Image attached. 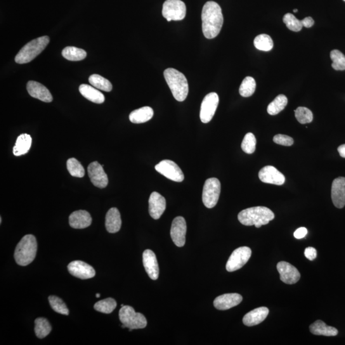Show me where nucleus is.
Listing matches in <instances>:
<instances>
[{
	"mask_svg": "<svg viewBox=\"0 0 345 345\" xmlns=\"http://www.w3.org/2000/svg\"><path fill=\"white\" fill-rule=\"evenodd\" d=\"M202 31L208 39H214L220 33L224 18L221 7L216 2H207L203 7Z\"/></svg>",
	"mask_w": 345,
	"mask_h": 345,
	"instance_id": "obj_1",
	"label": "nucleus"
},
{
	"mask_svg": "<svg viewBox=\"0 0 345 345\" xmlns=\"http://www.w3.org/2000/svg\"><path fill=\"white\" fill-rule=\"evenodd\" d=\"M275 217L273 212L266 207H254L243 210L238 215V219L245 226L261 228L273 221Z\"/></svg>",
	"mask_w": 345,
	"mask_h": 345,
	"instance_id": "obj_2",
	"label": "nucleus"
},
{
	"mask_svg": "<svg viewBox=\"0 0 345 345\" xmlns=\"http://www.w3.org/2000/svg\"><path fill=\"white\" fill-rule=\"evenodd\" d=\"M164 75L174 98L179 102L185 101L189 93L188 82L185 75L172 68L165 70Z\"/></svg>",
	"mask_w": 345,
	"mask_h": 345,
	"instance_id": "obj_3",
	"label": "nucleus"
},
{
	"mask_svg": "<svg viewBox=\"0 0 345 345\" xmlns=\"http://www.w3.org/2000/svg\"><path fill=\"white\" fill-rule=\"evenodd\" d=\"M37 242L33 235H27L20 240L14 252V258L20 266H27L34 261L36 256Z\"/></svg>",
	"mask_w": 345,
	"mask_h": 345,
	"instance_id": "obj_4",
	"label": "nucleus"
},
{
	"mask_svg": "<svg viewBox=\"0 0 345 345\" xmlns=\"http://www.w3.org/2000/svg\"><path fill=\"white\" fill-rule=\"evenodd\" d=\"M49 42L48 36H43L28 42L16 55L15 61L19 64L30 62L42 53Z\"/></svg>",
	"mask_w": 345,
	"mask_h": 345,
	"instance_id": "obj_5",
	"label": "nucleus"
},
{
	"mask_svg": "<svg viewBox=\"0 0 345 345\" xmlns=\"http://www.w3.org/2000/svg\"><path fill=\"white\" fill-rule=\"evenodd\" d=\"M119 318L122 328H128L129 331L134 329L144 328L147 325L145 316L140 313H136L131 306L122 307L119 311Z\"/></svg>",
	"mask_w": 345,
	"mask_h": 345,
	"instance_id": "obj_6",
	"label": "nucleus"
},
{
	"mask_svg": "<svg viewBox=\"0 0 345 345\" xmlns=\"http://www.w3.org/2000/svg\"><path fill=\"white\" fill-rule=\"evenodd\" d=\"M221 193V183L216 178H210L205 181L203 186L202 200L208 209H212L218 202Z\"/></svg>",
	"mask_w": 345,
	"mask_h": 345,
	"instance_id": "obj_7",
	"label": "nucleus"
},
{
	"mask_svg": "<svg viewBox=\"0 0 345 345\" xmlns=\"http://www.w3.org/2000/svg\"><path fill=\"white\" fill-rule=\"evenodd\" d=\"M162 16L170 22L181 21L186 15V6L181 0H166L163 4Z\"/></svg>",
	"mask_w": 345,
	"mask_h": 345,
	"instance_id": "obj_8",
	"label": "nucleus"
},
{
	"mask_svg": "<svg viewBox=\"0 0 345 345\" xmlns=\"http://www.w3.org/2000/svg\"><path fill=\"white\" fill-rule=\"evenodd\" d=\"M251 256V249L244 246L237 248L233 250L232 254L227 262L226 269L227 271L234 272L239 270L246 264Z\"/></svg>",
	"mask_w": 345,
	"mask_h": 345,
	"instance_id": "obj_9",
	"label": "nucleus"
},
{
	"mask_svg": "<svg viewBox=\"0 0 345 345\" xmlns=\"http://www.w3.org/2000/svg\"><path fill=\"white\" fill-rule=\"evenodd\" d=\"M219 102V96L215 92L207 94L203 99L200 110L201 121L207 124L211 121L216 112Z\"/></svg>",
	"mask_w": 345,
	"mask_h": 345,
	"instance_id": "obj_10",
	"label": "nucleus"
},
{
	"mask_svg": "<svg viewBox=\"0 0 345 345\" xmlns=\"http://www.w3.org/2000/svg\"><path fill=\"white\" fill-rule=\"evenodd\" d=\"M155 168L159 174L171 181L181 183L184 180L183 171L176 162L170 160H163L156 165Z\"/></svg>",
	"mask_w": 345,
	"mask_h": 345,
	"instance_id": "obj_11",
	"label": "nucleus"
},
{
	"mask_svg": "<svg viewBox=\"0 0 345 345\" xmlns=\"http://www.w3.org/2000/svg\"><path fill=\"white\" fill-rule=\"evenodd\" d=\"M187 224L183 217L179 216L174 219L170 231V235L174 244L177 247H183L186 244Z\"/></svg>",
	"mask_w": 345,
	"mask_h": 345,
	"instance_id": "obj_12",
	"label": "nucleus"
},
{
	"mask_svg": "<svg viewBox=\"0 0 345 345\" xmlns=\"http://www.w3.org/2000/svg\"><path fill=\"white\" fill-rule=\"evenodd\" d=\"M277 269L280 274V280L286 284H295L301 278V274L299 271L288 262H279L277 265Z\"/></svg>",
	"mask_w": 345,
	"mask_h": 345,
	"instance_id": "obj_13",
	"label": "nucleus"
},
{
	"mask_svg": "<svg viewBox=\"0 0 345 345\" xmlns=\"http://www.w3.org/2000/svg\"><path fill=\"white\" fill-rule=\"evenodd\" d=\"M68 270L75 278L88 280L96 276V271L91 266L80 261H73L68 264Z\"/></svg>",
	"mask_w": 345,
	"mask_h": 345,
	"instance_id": "obj_14",
	"label": "nucleus"
},
{
	"mask_svg": "<svg viewBox=\"0 0 345 345\" xmlns=\"http://www.w3.org/2000/svg\"><path fill=\"white\" fill-rule=\"evenodd\" d=\"M89 176L92 184L99 188H105L108 186V178L107 174L104 170L103 166L98 162H93L88 167Z\"/></svg>",
	"mask_w": 345,
	"mask_h": 345,
	"instance_id": "obj_15",
	"label": "nucleus"
},
{
	"mask_svg": "<svg viewBox=\"0 0 345 345\" xmlns=\"http://www.w3.org/2000/svg\"><path fill=\"white\" fill-rule=\"evenodd\" d=\"M259 179L264 183L281 186L285 183L284 175L272 166H265L259 172Z\"/></svg>",
	"mask_w": 345,
	"mask_h": 345,
	"instance_id": "obj_16",
	"label": "nucleus"
},
{
	"mask_svg": "<svg viewBox=\"0 0 345 345\" xmlns=\"http://www.w3.org/2000/svg\"><path fill=\"white\" fill-rule=\"evenodd\" d=\"M149 214L153 219H159L166 210V202L164 197L157 192H153L148 200Z\"/></svg>",
	"mask_w": 345,
	"mask_h": 345,
	"instance_id": "obj_17",
	"label": "nucleus"
},
{
	"mask_svg": "<svg viewBox=\"0 0 345 345\" xmlns=\"http://www.w3.org/2000/svg\"><path fill=\"white\" fill-rule=\"evenodd\" d=\"M331 198L334 206L342 209L345 206V178L338 177L332 184Z\"/></svg>",
	"mask_w": 345,
	"mask_h": 345,
	"instance_id": "obj_18",
	"label": "nucleus"
},
{
	"mask_svg": "<svg viewBox=\"0 0 345 345\" xmlns=\"http://www.w3.org/2000/svg\"><path fill=\"white\" fill-rule=\"evenodd\" d=\"M143 264L149 277L152 280H157L159 278V269L157 257L152 250L146 249L143 252Z\"/></svg>",
	"mask_w": 345,
	"mask_h": 345,
	"instance_id": "obj_19",
	"label": "nucleus"
},
{
	"mask_svg": "<svg viewBox=\"0 0 345 345\" xmlns=\"http://www.w3.org/2000/svg\"><path fill=\"white\" fill-rule=\"evenodd\" d=\"M242 301V295L238 294H226L220 295L214 300L215 308L219 310H227L233 308Z\"/></svg>",
	"mask_w": 345,
	"mask_h": 345,
	"instance_id": "obj_20",
	"label": "nucleus"
},
{
	"mask_svg": "<svg viewBox=\"0 0 345 345\" xmlns=\"http://www.w3.org/2000/svg\"><path fill=\"white\" fill-rule=\"evenodd\" d=\"M27 91L32 98L39 99L45 103H51L53 101V96L51 92L40 82L30 81L27 84Z\"/></svg>",
	"mask_w": 345,
	"mask_h": 345,
	"instance_id": "obj_21",
	"label": "nucleus"
},
{
	"mask_svg": "<svg viewBox=\"0 0 345 345\" xmlns=\"http://www.w3.org/2000/svg\"><path fill=\"white\" fill-rule=\"evenodd\" d=\"M269 313L266 307H261L250 311L243 318V323L247 327H252L260 324L266 320Z\"/></svg>",
	"mask_w": 345,
	"mask_h": 345,
	"instance_id": "obj_22",
	"label": "nucleus"
},
{
	"mask_svg": "<svg viewBox=\"0 0 345 345\" xmlns=\"http://www.w3.org/2000/svg\"><path fill=\"white\" fill-rule=\"evenodd\" d=\"M92 222L91 214L86 210H77L69 216V224L73 228H86L91 225Z\"/></svg>",
	"mask_w": 345,
	"mask_h": 345,
	"instance_id": "obj_23",
	"label": "nucleus"
},
{
	"mask_svg": "<svg viewBox=\"0 0 345 345\" xmlns=\"http://www.w3.org/2000/svg\"><path fill=\"white\" fill-rule=\"evenodd\" d=\"M122 220L119 210L112 208L108 210L106 216V228L109 233L118 232L121 228Z\"/></svg>",
	"mask_w": 345,
	"mask_h": 345,
	"instance_id": "obj_24",
	"label": "nucleus"
},
{
	"mask_svg": "<svg viewBox=\"0 0 345 345\" xmlns=\"http://www.w3.org/2000/svg\"><path fill=\"white\" fill-rule=\"evenodd\" d=\"M79 90L81 95L92 103L102 104L105 101V96L100 91L89 84H81Z\"/></svg>",
	"mask_w": 345,
	"mask_h": 345,
	"instance_id": "obj_25",
	"label": "nucleus"
},
{
	"mask_svg": "<svg viewBox=\"0 0 345 345\" xmlns=\"http://www.w3.org/2000/svg\"><path fill=\"white\" fill-rule=\"evenodd\" d=\"M153 110L148 106L133 111L129 115V120L133 124H143L152 119Z\"/></svg>",
	"mask_w": 345,
	"mask_h": 345,
	"instance_id": "obj_26",
	"label": "nucleus"
},
{
	"mask_svg": "<svg viewBox=\"0 0 345 345\" xmlns=\"http://www.w3.org/2000/svg\"><path fill=\"white\" fill-rule=\"evenodd\" d=\"M309 330L313 334L325 335V336H335L338 334L336 328L325 324L323 321L317 320L309 327Z\"/></svg>",
	"mask_w": 345,
	"mask_h": 345,
	"instance_id": "obj_27",
	"label": "nucleus"
},
{
	"mask_svg": "<svg viewBox=\"0 0 345 345\" xmlns=\"http://www.w3.org/2000/svg\"><path fill=\"white\" fill-rule=\"evenodd\" d=\"M32 142V137L29 134H21L17 138L15 146L13 148L14 155L21 156L26 154L29 151Z\"/></svg>",
	"mask_w": 345,
	"mask_h": 345,
	"instance_id": "obj_28",
	"label": "nucleus"
},
{
	"mask_svg": "<svg viewBox=\"0 0 345 345\" xmlns=\"http://www.w3.org/2000/svg\"><path fill=\"white\" fill-rule=\"evenodd\" d=\"M52 330L51 325L46 318H38L35 321V332L37 337L43 339L49 334Z\"/></svg>",
	"mask_w": 345,
	"mask_h": 345,
	"instance_id": "obj_29",
	"label": "nucleus"
},
{
	"mask_svg": "<svg viewBox=\"0 0 345 345\" xmlns=\"http://www.w3.org/2000/svg\"><path fill=\"white\" fill-rule=\"evenodd\" d=\"M62 56L70 61H80L87 57V52L75 47H66L63 49Z\"/></svg>",
	"mask_w": 345,
	"mask_h": 345,
	"instance_id": "obj_30",
	"label": "nucleus"
},
{
	"mask_svg": "<svg viewBox=\"0 0 345 345\" xmlns=\"http://www.w3.org/2000/svg\"><path fill=\"white\" fill-rule=\"evenodd\" d=\"M288 104L287 97L283 94L276 97L275 99L272 102L268 107V112L269 115H276L280 113L281 111L284 110Z\"/></svg>",
	"mask_w": 345,
	"mask_h": 345,
	"instance_id": "obj_31",
	"label": "nucleus"
},
{
	"mask_svg": "<svg viewBox=\"0 0 345 345\" xmlns=\"http://www.w3.org/2000/svg\"><path fill=\"white\" fill-rule=\"evenodd\" d=\"M89 82L92 86L101 91L107 92L112 91L113 87L110 81L100 75L92 74L89 77Z\"/></svg>",
	"mask_w": 345,
	"mask_h": 345,
	"instance_id": "obj_32",
	"label": "nucleus"
},
{
	"mask_svg": "<svg viewBox=\"0 0 345 345\" xmlns=\"http://www.w3.org/2000/svg\"><path fill=\"white\" fill-rule=\"evenodd\" d=\"M256 87V81L253 77L250 76L245 77L239 89L240 96L244 98H249L253 95Z\"/></svg>",
	"mask_w": 345,
	"mask_h": 345,
	"instance_id": "obj_33",
	"label": "nucleus"
},
{
	"mask_svg": "<svg viewBox=\"0 0 345 345\" xmlns=\"http://www.w3.org/2000/svg\"><path fill=\"white\" fill-rule=\"evenodd\" d=\"M254 45L258 50L269 51L273 48L274 42L269 35L261 34L255 38Z\"/></svg>",
	"mask_w": 345,
	"mask_h": 345,
	"instance_id": "obj_34",
	"label": "nucleus"
},
{
	"mask_svg": "<svg viewBox=\"0 0 345 345\" xmlns=\"http://www.w3.org/2000/svg\"><path fill=\"white\" fill-rule=\"evenodd\" d=\"M117 302L113 298L102 300L94 305V309L96 311L105 314L112 313L117 308Z\"/></svg>",
	"mask_w": 345,
	"mask_h": 345,
	"instance_id": "obj_35",
	"label": "nucleus"
},
{
	"mask_svg": "<svg viewBox=\"0 0 345 345\" xmlns=\"http://www.w3.org/2000/svg\"><path fill=\"white\" fill-rule=\"evenodd\" d=\"M67 167L68 172L72 177L82 178L84 176L85 171L83 166L75 158H70L67 160Z\"/></svg>",
	"mask_w": 345,
	"mask_h": 345,
	"instance_id": "obj_36",
	"label": "nucleus"
},
{
	"mask_svg": "<svg viewBox=\"0 0 345 345\" xmlns=\"http://www.w3.org/2000/svg\"><path fill=\"white\" fill-rule=\"evenodd\" d=\"M48 299L52 309L56 313L64 315H69V311H68L67 306L60 298L51 295L49 297Z\"/></svg>",
	"mask_w": 345,
	"mask_h": 345,
	"instance_id": "obj_37",
	"label": "nucleus"
},
{
	"mask_svg": "<svg viewBox=\"0 0 345 345\" xmlns=\"http://www.w3.org/2000/svg\"><path fill=\"white\" fill-rule=\"evenodd\" d=\"M332 67L335 70H345V56L341 51L334 49L330 52Z\"/></svg>",
	"mask_w": 345,
	"mask_h": 345,
	"instance_id": "obj_38",
	"label": "nucleus"
},
{
	"mask_svg": "<svg viewBox=\"0 0 345 345\" xmlns=\"http://www.w3.org/2000/svg\"><path fill=\"white\" fill-rule=\"evenodd\" d=\"M256 139L253 134L249 132L245 134L241 148L245 153L251 154L256 150Z\"/></svg>",
	"mask_w": 345,
	"mask_h": 345,
	"instance_id": "obj_39",
	"label": "nucleus"
},
{
	"mask_svg": "<svg viewBox=\"0 0 345 345\" xmlns=\"http://www.w3.org/2000/svg\"><path fill=\"white\" fill-rule=\"evenodd\" d=\"M295 116L298 122L301 124H309L313 121V113L308 108L299 107L295 110Z\"/></svg>",
	"mask_w": 345,
	"mask_h": 345,
	"instance_id": "obj_40",
	"label": "nucleus"
},
{
	"mask_svg": "<svg viewBox=\"0 0 345 345\" xmlns=\"http://www.w3.org/2000/svg\"><path fill=\"white\" fill-rule=\"evenodd\" d=\"M283 22L287 25L288 29L293 31V32H300L303 28L301 21L298 20L291 13L285 14L283 17Z\"/></svg>",
	"mask_w": 345,
	"mask_h": 345,
	"instance_id": "obj_41",
	"label": "nucleus"
},
{
	"mask_svg": "<svg viewBox=\"0 0 345 345\" xmlns=\"http://www.w3.org/2000/svg\"><path fill=\"white\" fill-rule=\"evenodd\" d=\"M274 142L278 145L290 146L294 144V139L291 137L283 135V134H278L274 137Z\"/></svg>",
	"mask_w": 345,
	"mask_h": 345,
	"instance_id": "obj_42",
	"label": "nucleus"
},
{
	"mask_svg": "<svg viewBox=\"0 0 345 345\" xmlns=\"http://www.w3.org/2000/svg\"><path fill=\"white\" fill-rule=\"evenodd\" d=\"M305 256L309 260V261H313L317 256V252L314 247H308L305 249L304 251Z\"/></svg>",
	"mask_w": 345,
	"mask_h": 345,
	"instance_id": "obj_43",
	"label": "nucleus"
},
{
	"mask_svg": "<svg viewBox=\"0 0 345 345\" xmlns=\"http://www.w3.org/2000/svg\"><path fill=\"white\" fill-rule=\"evenodd\" d=\"M307 233H308V230H307L306 228L302 227V228H299L295 231L294 237L295 238H296L297 239H301V238L306 237Z\"/></svg>",
	"mask_w": 345,
	"mask_h": 345,
	"instance_id": "obj_44",
	"label": "nucleus"
},
{
	"mask_svg": "<svg viewBox=\"0 0 345 345\" xmlns=\"http://www.w3.org/2000/svg\"><path fill=\"white\" fill-rule=\"evenodd\" d=\"M304 27L311 28L315 24V21L311 17H307L301 21Z\"/></svg>",
	"mask_w": 345,
	"mask_h": 345,
	"instance_id": "obj_45",
	"label": "nucleus"
},
{
	"mask_svg": "<svg viewBox=\"0 0 345 345\" xmlns=\"http://www.w3.org/2000/svg\"><path fill=\"white\" fill-rule=\"evenodd\" d=\"M337 150H338L340 156L345 158V144L344 145L339 146L338 148H337Z\"/></svg>",
	"mask_w": 345,
	"mask_h": 345,
	"instance_id": "obj_46",
	"label": "nucleus"
},
{
	"mask_svg": "<svg viewBox=\"0 0 345 345\" xmlns=\"http://www.w3.org/2000/svg\"><path fill=\"white\" fill-rule=\"evenodd\" d=\"M101 297V294H96V297L97 298H99Z\"/></svg>",
	"mask_w": 345,
	"mask_h": 345,
	"instance_id": "obj_47",
	"label": "nucleus"
},
{
	"mask_svg": "<svg viewBox=\"0 0 345 345\" xmlns=\"http://www.w3.org/2000/svg\"><path fill=\"white\" fill-rule=\"evenodd\" d=\"M294 13H297V12H298L297 9H294Z\"/></svg>",
	"mask_w": 345,
	"mask_h": 345,
	"instance_id": "obj_48",
	"label": "nucleus"
},
{
	"mask_svg": "<svg viewBox=\"0 0 345 345\" xmlns=\"http://www.w3.org/2000/svg\"><path fill=\"white\" fill-rule=\"evenodd\" d=\"M2 217H0V223H2Z\"/></svg>",
	"mask_w": 345,
	"mask_h": 345,
	"instance_id": "obj_49",
	"label": "nucleus"
},
{
	"mask_svg": "<svg viewBox=\"0 0 345 345\" xmlns=\"http://www.w3.org/2000/svg\"><path fill=\"white\" fill-rule=\"evenodd\" d=\"M121 306H122V307L124 306V304H122V305H121Z\"/></svg>",
	"mask_w": 345,
	"mask_h": 345,
	"instance_id": "obj_50",
	"label": "nucleus"
},
{
	"mask_svg": "<svg viewBox=\"0 0 345 345\" xmlns=\"http://www.w3.org/2000/svg\"><path fill=\"white\" fill-rule=\"evenodd\" d=\"M344 1L345 2V0H344Z\"/></svg>",
	"mask_w": 345,
	"mask_h": 345,
	"instance_id": "obj_51",
	"label": "nucleus"
}]
</instances>
